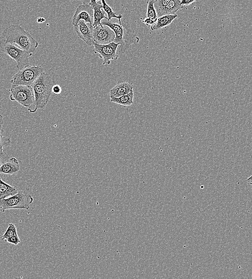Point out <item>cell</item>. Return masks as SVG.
I'll list each match as a JSON object with an SVG mask.
<instances>
[{"label":"cell","mask_w":252,"mask_h":279,"mask_svg":"<svg viewBox=\"0 0 252 279\" xmlns=\"http://www.w3.org/2000/svg\"><path fill=\"white\" fill-rule=\"evenodd\" d=\"M2 35L6 43L17 44L20 48L32 54L38 47L36 40L19 25H10L3 31Z\"/></svg>","instance_id":"6da1fadb"},{"label":"cell","mask_w":252,"mask_h":279,"mask_svg":"<svg viewBox=\"0 0 252 279\" xmlns=\"http://www.w3.org/2000/svg\"><path fill=\"white\" fill-rule=\"evenodd\" d=\"M55 84V79L45 72L32 84L31 87L34 89L38 109L46 108L52 94V88Z\"/></svg>","instance_id":"7a4b0ae2"},{"label":"cell","mask_w":252,"mask_h":279,"mask_svg":"<svg viewBox=\"0 0 252 279\" xmlns=\"http://www.w3.org/2000/svg\"><path fill=\"white\" fill-rule=\"evenodd\" d=\"M101 23L103 25L109 26L115 32L116 38L114 42L119 44L118 49L119 53L122 54L125 53L130 45L134 43L136 35L129 26H123L106 19Z\"/></svg>","instance_id":"3957f363"},{"label":"cell","mask_w":252,"mask_h":279,"mask_svg":"<svg viewBox=\"0 0 252 279\" xmlns=\"http://www.w3.org/2000/svg\"><path fill=\"white\" fill-rule=\"evenodd\" d=\"M10 99L11 101L18 102L20 105L27 108L31 113L37 111L35 97L34 89L31 86H12L9 90Z\"/></svg>","instance_id":"277c9868"},{"label":"cell","mask_w":252,"mask_h":279,"mask_svg":"<svg viewBox=\"0 0 252 279\" xmlns=\"http://www.w3.org/2000/svg\"><path fill=\"white\" fill-rule=\"evenodd\" d=\"M34 201V198L28 193L19 191L16 195L0 200V212L12 209L28 210Z\"/></svg>","instance_id":"5b68a950"},{"label":"cell","mask_w":252,"mask_h":279,"mask_svg":"<svg viewBox=\"0 0 252 279\" xmlns=\"http://www.w3.org/2000/svg\"><path fill=\"white\" fill-rule=\"evenodd\" d=\"M0 51L14 60L19 70L30 66L29 58L32 56V53L18 48L14 44L6 43L5 39L0 41Z\"/></svg>","instance_id":"8992f818"},{"label":"cell","mask_w":252,"mask_h":279,"mask_svg":"<svg viewBox=\"0 0 252 279\" xmlns=\"http://www.w3.org/2000/svg\"><path fill=\"white\" fill-rule=\"evenodd\" d=\"M44 72L42 66H29L21 70L12 76L11 83L12 86H31L36 79Z\"/></svg>","instance_id":"52a82bcc"},{"label":"cell","mask_w":252,"mask_h":279,"mask_svg":"<svg viewBox=\"0 0 252 279\" xmlns=\"http://www.w3.org/2000/svg\"><path fill=\"white\" fill-rule=\"evenodd\" d=\"M119 44L115 42L108 44H98L95 43L94 53L99 58L103 59V65H110L111 61H117L118 58L117 50Z\"/></svg>","instance_id":"ba28073f"},{"label":"cell","mask_w":252,"mask_h":279,"mask_svg":"<svg viewBox=\"0 0 252 279\" xmlns=\"http://www.w3.org/2000/svg\"><path fill=\"white\" fill-rule=\"evenodd\" d=\"M93 36L95 43L98 44H108L114 42L116 38L115 32L109 26L103 25L93 28Z\"/></svg>","instance_id":"9c48e42d"},{"label":"cell","mask_w":252,"mask_h":279,"mask_svg":"<svg viewBox=\"0 0 252 279\" xmlns=\"http://www.w3.org/2000/svg\"><path fill=\"white\" fill-rule=\"evenodd\" d=\"M81 19L93 26L94 20V10L89 3H83L78 6L72 18V24L73 26L77 25Z\"/></svg>","instance_id":"30bf717a"},{"label":"cell","mask_w":252,"mask_h":279,"mask_svg":"<svg viewBox=\"0 0 252 279\" xmlns=\"http://www.w3.org/2000/svg\"><path fill=\"white\" fill-rule=\"evenodd\" d=\"M74 28L78 38L89 46L94 45L95 42L93 36V26L89 23H86L81 19L77 25L74 26Z\"/></svg>","instance_id":"8fae6325"},{"label":"cell","mask_w":252,"mask_h":279,"mask_svg":"<svg viewBox=\"0 0 252 279\" xmlns=\"http://www.w3.org/2000/svg\"><path fill=\"white\" fill-rule=\"evenodd\" d=\"M92 9L94 10V23L93 28L98 25H102V21L103 19H108V17L105 16V11L102 10L103 5L101 1H97L96 0H91L89 3Z\"/></svg>","instance_id":"7c38bea8"},{"label":"cell","mask_w":252,"mask_h":279,"mask_svg":"<svg viewBox=\"0 0 252 279\" xmlns=\"http://www.w3.org/2000/svg\"><path fill=\"white\" fill-rule=\"evenodd\" d=\"M19 169L20 164L17 159L15 157L10 158L0 167V174L15 176Z\"/></svg>","instance_id":"4fadbf2b"},{"label":"cell","mask_w":252,"mask_h":279,"mask_svg":"<svg viewBox=\"0 0 252 279\" xmlns=\"http://www.w3.org/2000/svg\"><path fill=\"white\" fill-rule=\"evenodd\" d=\"M133 89V85L127 82L118 84L111 89L110 97H119L127 95Z\"/></svg>","instance_id":"5bb4252c"},{"label":"cell","mask_w":252,"mask_h":279,"mask_svg":"<svg viewBox=\"0 0 252 279\" xmlns=\"http://www.w3.org/2000/svg\"><path fill=\"white\" fill-rule=\"evenodd\" d=\"M19 192V190L16 187L5 183L0 177V200L15 195Z\"/></svg>","instance_id":"9a60e30c"},{"label":"cell","mask_w":252,"mask_h":279,"mask_svg":"<svg viewBox=\"0 0 252 279\" xmlns=\"http://www.w3.org/2000/svg\"><path fill=\"white\" fill-rule=\"evenodd\" d=\"M158 18L157 12L154 7V0H150L148 4L147 16L145 19L143 20L142 23L147 25L152 26L156 23Z\"/></svg>","instance_id":"2e32d148"},{"label":"cell","mask_w":252,"mask_h":279,"mask_svg":"<svg viewBox=\"0 0 252 279\" xmlns=\"http://www.w3.org/2000/svg\"><path fill=\"white\" fill-rule=\"evenodd\" d=\"M177 17L178 15L176 14L166 15L159 17L156 23L154 25L151 26L150 29L152 31H155L166 27V26H167L173 22L174 20Z\"/></svg>","instance_id":"e0dca14e"},{"label":"cell","mask_w":252,"mask_h":279,"mask_svg":"<svg viewBox=\"0 0 252 279\" xmlns=\"http://www.w3.org/2000/svg\"><path fill=\"white\" fill-rule=\"evenodd\" d=\"M134 91L132 90L129 94L119 97H110L111 102L123 106H129L134 103Z\"/></svg>","instance_id":"ac0fdd59"},{"label":"cell","mask_w":252,"mask_h":279,"mask_svg":"<svg viewBox=\"0 0 252 279\" xmlns=\"http://www.w3.org/2000/svg\"><path fill=\"white\" fill-rule=\"evenodd\" d=\"M181 0H171L161 12V16L166 15H174L182 8Z\"/></svg>","instance_id":"d6986e66"},{"label":"cell","mask_w":252,"mask_h":279,"mask_svg":"<svg viewBox=\"0 0 252 279\" xmlns=\"http://www.w3.org/2000/svg\"><path fill=\"white\" fill-rule=\"evenodd\" d=\"M103 5V10L107 12L108 15V19L109 21H111V20L113 18H116L119 20V24L122 25V21L121 19L123 18L122 15H117L116 13L113 10L112 8L109 5L107 4V2H106L105 0H101Z\"/></svg>","instance_id":"ffe728a7"},{"label":"cell","mask_w":252,"mask_h":279,"mask_svg":"<svg viewBox=\"0 0 252 279\" xmlns=\"http://www.w3.org/2000/svg\"><path fill=\"white\" fill-rule=\"evenodd\" d=\"M3 124L0 123V154L4 151V147H8L10 145L11 139L3 136L4 131L2 128Z\"/></svg>","instance_id":"44dd1931"},{"label":"cell","mask_w":252,"mask_h":279,"mask_svg":"<svg viewBox=\"0 0 252 279\" xmlns=\"http://www.w3.org/2000/svg\"><path fill=\"white\" fill-rule=\"evenodd\" d=\"M170 1L171 0H154V7L158 17H160L165 6H167Z\"/></svg>","instance_id":"7402d4cb"},{"label":"cell","mask_w":252,"mask_h":279,"mask_svg":"<svg viewBox=\"0 0 252 279\" xmlns=\"http://www.w3.org/2000/svg\"><path fill=\"white\" fill-rule=\"evenodd\" d=\"M16 235H18L16 227L14 224L10 223L2 236V240L5 241L6 238Z\"/></svg>","instance_id":"603a6c76"},{"label":"cell","mask_w":252,"mask_h":279,"mask_svg":"<svg viewBox=\"0 0 252 279\" xmlns=\"http://www.w3.org/2000/svg\"><path fill=\"white\" fill-rule=\"evenodd\" d=\"M6 242L17 245L18 244L21 243V240L18 236V235L12 236L11 237L6 238L5 240Z\"/></svg>","instance_id":"cb8c5ba5"},{"label":"cell","mask_w":252,"mask_h":279,"mask_svg":"<svg viewBox=\"0 0 252 279\" xmlns=\"http://www.w3.org/2000/svg\"><path fill=\"white\" fill-rule=\"evenodd\" d=\"M10 159L9 156L5 151H3L2 153L0 154V167L6 161H7Z\"/></svg>","instance_id":"d4e9b609"},{"label":"cell","mask_w":252,"mask_h":279,"mask_svg":"<svg viewBox=\"0 0 252 279\" xmlns=\"http://www.w3.org/2000/svg\"><path fill=\"white\" fill-rule=\"evenodd\" d=\"M62 92L61 86L59 84H55L52 88V93L56 95H60Z\"/></svg>","instance_id":"484cf974"},{"label":"cell","mask_w":252,"mask_h":279,"mask_svg":"<svg viewBox=\"0 0 252 279\" xmlns=\"http://www.w3.org/2000/svg\"><path fill=\"white\" fill-rule=\"evenodd\" d=\"M196 1L197 0H182L181 4L182 5H188Z\"/></svg>","instance_id":"4316f807"},{"label":"cell","mask_w":252,"mask_h":279,"mask_svg":"<svg viewBox=\"0 0 252 279\" xmlns=\"http://www.w3.org/2000/svg\"><path fill=\"white\" fill-rule=\"evenodd\" d=\"M37 20L38 23H42L45 22L46 21L45 18L42 17H38Z\"/></svg>","instance_id":"83f0119b"},{"label":"cell","mask_w":252,"mask_h":279,"mask_svg":"<svg viewBox=\"0 0 252 279\" xmlns=\"http://www.w3.org/2000/svg\"><path fill=\"white\" fill-rule=\"evenodd\" d=\"M247 182L252 186V176H251L248 179Z\"/></svg>","instance_id":"f1b7e54d"},{"label":"cell","mask_w":252,"mask_h":279,"mask_svg":"<svg viewBox=\"0 0 252 279\" xmlns=\"http://www.w3.org/2000/svg\"><path fill=\"white\" fill-rule=\"evenodd\" d=\"M1 111V108H0V111Z\"/></svg>","instance_id":"f546056e"}]
</instances>
